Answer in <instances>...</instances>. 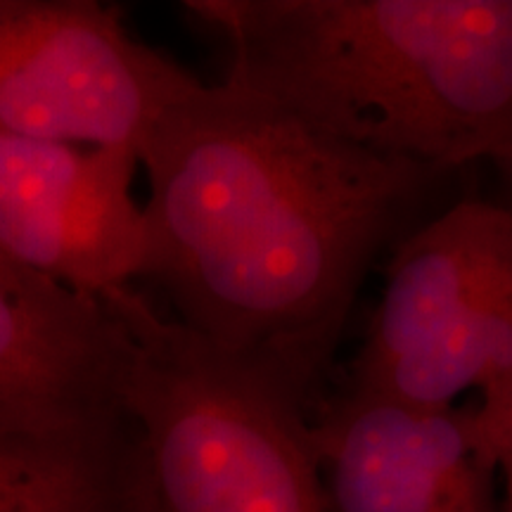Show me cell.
Segmentation results:
<instances>
[{
    "label": "cell",
    "mask_w": 512,
    "mask_h": 512,
    "mask_svg": "<svg viewBox=\"0 0 512 512\" xmlns=\"http://www.w3.org/2000/svg\"><path fill=\"white\" fill-rule=\"evenodd\" d=\"M491 451L501 477V512H512V411L491 434Z\"/></svg>",
    "instance_id": "obj_10"
},
{
    "label": "cell",
    "mask_w": 512,
    "mask_h": 512,
    "mask_svg": "<svg viewBox=\"0 0 512 512\" xmlns=\"http://www.w3.org/2000/svg\"><path fill=\"white\" fill-rule=\"evenodd\" d=\"M133 155L0 133V254L102 299L136 287L147 252Z\"/></svg>",
    "instance_id": "obj_6"
},
{
    "label": "cell",
    "mask_w": 512,
    "mask_h": 512,
    "mask_svg": "<svg viewBox=\"0 0 512 512\" xmlns=\"http://www.w3.org/2000/svg\"><path fill=\"white\" fill-rule=\"evenodd\" d=\"M93 0H0V133L140 152L195 88Z\"/></svg>",
    "instance_id": "obj_5"
},
{
    "label": "cell",
    "mask_w": 512,
    "mask_h": 512,
    "mask_svg": "<svg viewBox=\"0 0 512 512\" xmlns=\"http://www.w3.org/2000/svg\"><path fill=\"white\" fill-rule=\"evenodd\" d=\"M124 354L110 304L0 254V425L53 427L121 413Z\"/></svg>",
    "instance_id": "obj_8"
},
{
    "label": "cell",
    "mask_w": 512,
    "mask_h": 512,
    "mask_svg": "<svg viewBox=\"0 0 512 512\" xmlns=\"http://www.w3.org/2000/svg\"><path fill=\"white\" fill-rule=\"evenodd\" d=\"M0 512H143L124 411L72 425H0Z\"/></svg>",
    "instance_id": "obj_9"
},
{
    "label": "cell",
    "mask_w": 512,
    "mask_h": 512,
    "mask_svg": "<svg viewBox=\"0 0 512 512\" xmlns=\"http://www.w3.org/2000/svg\"><path fill=\"white\" fill-rule=\"evenodd\" d=\"M119 406L143 512H332L311 415L128 287Z\"/></svg>",
    "instance_id": "obj_3"
},
{
    "label": "cell",
    "mask_w": 512,
    "mask_h": 512,
    "mask_svg": "<svg viewBox=\"0 0 512 512\" xmlns=\"http://www.w3.org/2000/svg\"><path fill=\"white\" fill-rule=\"evenodd\" d=\"M226 79L373 155L512 192V0H192Z\"/></svg>",
    "instance_id": "obj_2"
},
{
    "label": "cell",
    "mask_w": 512,
    "mask_h": 512,
    "mask_svg": "<svg viewBox=\"0 0 512 512\" xmlns=\"http://www.w3.org/2000/svg\"><path fill=\"white\" fill-rule=\"evenodd\" d=\"M337 384L458 406L477 392L486 441L512 411V209L460 200L396 245L380 304Z\"/></svg>",
    "instance_id": "obj_4"
},
{
    "label": "cell",
    "mask_w": 512,
    "mask_h": 512,
    "mask_svg": "<svg viewBox=\"0 0 512 512\" xmlns=\"http://www.w3.org/2000/svg\"><path fill=\"white\" fill-rule=\"evenodd\" d=\"M311 437L332 512H501L477 403L418 406L332 382Z\"/></svg>",
    "instance_id": "obj_7"
},
{
    "label": "cell",
    "mask_w": 512,
    "mask_h": 512,
    "mask_svg": "<svg viewBox=\"0 0 512 512\" xmlns=\"http://www.w3.org/2000/svg\"><path fill=\"white\" fill-rule=\"evenodd\" d=\"M503 204H508V207L512 209V192H510V195H505V200H501Z\"/></svg>",
    "instance_id": "obj_11"
},
{
    "label": "cell",
    "mask_w": 512,
    "mask_h": 512,
    "mask_svg": "<svg viewBox=\"0 0 512 512\" xmlns=\"http://www.w3.org/2000/svg\"><path fill=\"white\" fill-rule=\"evenodd\" d=\"M140 283L216 354L313 413L377 254L444 174L361 150L264 93L197 81L140 152Z\"/></svg>",
    "instance_id": "obj_1"
}]
</instances>
